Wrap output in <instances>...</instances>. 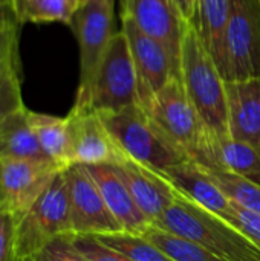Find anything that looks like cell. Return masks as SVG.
<instances>
[{
  "label": "cell",
  "mask_w": 260,
  "mask_h": 261,
  "mask_svg": "<svg viewBox=\"0 0 260 261\" xmlns=\"http://www.w3.org/2000/svg\"><path fill=\"white\" fill-rule=\"evenodd\" d=\"M153 226L195 242L225 261H260V249L251 240L221 216L207 211L179 191Z\"/></svg>",
  "instance_id": "1"
},
{
  "label": "cell",
  "mask_w": 260,
  "mask_h": 261,
  "mask_svg": "<svg viewBox=\"0 0 260 261\" xmlns=\"http://www.w3.org/2000/svg\"><path fill=\"white\" fill-rule=\"evenodd\" d=\"M181 81L207 132L230 136L225 80L204 47L193 23H185L181 50Z\"/></svg>",
  "instance_id": "2"
},
{
  "label": "cell",
  "mask_w": 260,
  "mask_h": 261,
  "mask_svg": "<svg viewBox=\"0 0 260 261\" xmlns=\"http://www.w3.org/2000/svg\"><path fill=\"white\" fill-rule=\"evenodd\" d=\"M100 118L123 154L143 165L162 171L188 161L167 139L139 104L116 113H101Z\"/></svg>",
  "instance_id": "3"
},
{
  "label": "cell",
  "mask_w": 260,
  "mask_h": 261,
  "mask_svg": "<svg viewBox=\"0 0 260 261\" xmlns=\"http://www.w3.org/2000/svg\"><path fill=\"white\" fill-rule=\"evenodd\" d=\"M74 236L69 188L64 170L58 171L35 203L17 219L15 255L28 260L58 237Z\"/></svg>",
  "instance_id": "4"
},
{
  "label": "cell",
  "mask_w": 260,
  "mask_h": 261,
  "mask_svg": "<svg viewBox=\"0 0 260 261\" xmlns=\"http://www.w3.org/2000/svg\"><path fill=\"white\" fill-rule=\"evenodd\" d=\"M138 80L129 41L123 31L115 32L93 78L87 98L75 109L95 113H116L138 106Z\"/></svg>",
  "instance_id": "5"
},
{
  "label": "cell",
  "mask_w": 260,
  "mask_h": 261,
  "mask_svg": "<svg viewBox=\"0 0 260 261\" xmlns=\"http://www.w3.org/2000/svg\"><path fill=\"white\" fill-rule=\"evenodd\" d=\"M144 112L188 159L195 161L199 156L208 132L179 78L172 76L144 107Z\"/></svg>",
  "instance_id": "6"
},
{
  "label": "cell",
  "mask_w": 260,
  "mask_h": 261,
  "mask_svg": "<svg viewBox=\"0 0 260 261\" xmlns=\"http://www.w3.org/2000/svg\"><path fill=\"white\" fill-rule=\"evenodd\" d=\"M113 3L110 0H86L75 12L70 28L80 47V80L74 106L89 95L97 70L113 37Z\"/></svg>",
  "instance_id": "7"
},
{
  "label": "cell",
  "mask_w": 260,
  "mask_h": 261,
  "mask_svg": "<svg viewBox=\"0 0 260 261\" xmlns=\"http://www.w3.org/2000/svg\"><path fill=\"white\" fill-rule=\"evenodd\" d=\"M260 78V0H230L225 81Z\"/></svg>",
  "instance_id": "8"
},
{
  "label": "cell",
  "mask_w": 260,
  "mask_h": 261,
  "mask_svg": "<svg viewBox=\"0 0 260 261\" xmlns=\"http://www.w3.org/2000/svg\"><path fill=\"white\" fill-rule=\"evenodd\" d=\"M69 205L70 225L74 236H106L124 232L109 211L95 180L84 165H70L64 168Z\"/></svg>",
  "instance_id": "9"
},
{
  "label": "cell",
  "mask_w": 260,
  "mask_h": 261,
  "mask_svg": "<svg viewBox=\"0 0 260 261\" xmlns=\"http://www.w3.org/2000/svg\"><path fill=\"white\" fill-rule=\"evenodd\" d=\"M61 171L49 161L0 162V211L23 216Z\"/></svg>",
  "instance_id": "10"
},
{
  "label": "cell",
  "mask_w": 260,
  "mask_h": 261,
  "mask_svg": "<svg viewBox=\"0 0 260 261\" xmlns=\"http://www.w3.org/2000/svg\"><path fill=\"white\" fill-rule=\"evenodd\" d=\"M121 31L129 41L138 80L139 106L144 109L169 80L175 76L173 64L164 46L143 32L130 17L121 15Z\"/></svg>",
  "instance_id": "11"
},
{
  "label": "cell",
  "mask_w": 260,
  "mask_h": 261,
  "mask_svg": "<svg viewBox=\"0 0 260 261\" xmlns=\"http://www.w3.org/2000/svg\"><path fill=\"white\" fill-rule=\"evenodd\" d=\"M121 15L130 17L147 35L167 50L175 76L181 80V50L185 21L173 0H121Z\"/></svg>",
  "instance_id": "12"
},
{
  "label": "cell",
  "mask_w": 260,
  "mask_h": 261,
  "mask_svg": "<svg viewBox=\"0 0 260 261\" xmlns=\"http://www.w3.org/2000/svg\"><path fill=\"white\" fill-rule=\"evenodd\" d=\"M66 119L69 128L70 165H113L126 158L98 113L72 107Z\"/></svg>",
  "instance_id": "13"
},
{
  "label": "cell",
  "mask_w": 260,
  "mask_h": 261,
  "mask_svg": "<svg viewBox=\"0 0 260 261\" xmlns=\"http://www.w3.org/2000/svg\"><path fill=\"white\" fill-rule=\"evenodd\" d=\"M113 168L152 225L158 222L175 202L176 188L162 177L158 170L143 165L127 156L118 164H113Z\"/></svg>",
  "instance_id": "14"
},
{
  "label": "cell",
  "mask_w": 260,
  "mask_h": 261,
  "mask_svg": "<svg viewBox=\"0 0 260 261\" xmlns=\"http://www.w3.org/2000/svg\"><path fill=\"white\" fill-rule=\"evenodd\" d=\"M95 180L109 211L113 214L124 232L143 236L150 226V220L139 210L123 179L110 164L84 165Z\"/></svg>",
  "instance_id": "15"
},
{
  "label": "cell",
  "mask_w": 260,
  "mask_h": 261,
  "mask_svg": "<svg viewBox=\"0 0 260 261\" xmlns=\"http://www.w3.org/2000/svg\"><path fill=\"white\" fill-rule=\"evenodd\" d=\"M230 138L260 148V78L227 81Z\"/></svg>",
  "instance_id": "16"
},
{
  "label": "cell",
  "mask_w": 260,
  "mask_h": 261,
  "mask_svg": "<svg viewBox=\"0 0 260 261\" xmlns=\"http://www.w3.org/2000/svg\"><path fill=\"white\" fill-rule=\"evenodd\" d=\"M159 173L176 188V191L207 211H211L222 219L230 214V199L218 188L198 162L188 159Z\"/></svg>",
  "instance_id": "17"
},
{
  "label": "cell",
  "mask_w": 260,
  "mask_h": 261,
  "mask_svg": "<svg viewBox=\"0 0 260 261\" xmlns=\"http://www.w3.org/2000/svg\"><path fill=\"white\" fill-rule=\"evenodd\" d=\"M195 162L215 165L260 182V148L239 142L230 136L216 138L208 133L204 148Z\"/></svg>",
  "instance_id": "18"
},
{
  "label": "cell",
  "mask_w": 260,
  "mask_h": 261,
  "mask_svg": "<svg viewBox=\"0 0 260 261\" xmlns=\"http://www.w3.org/2000/svg\"><path fill=\"white\" fill-rule=\"evenodd\" d=\"M11 161H49L43 151L29 121L25 106L0 122V162Z\"/></svg>",
  "instance_id": "19"
},
{
  "label": "cell",
  "mask_w": 260,
  "mask_h": 261,
  "mask_svg": "<svg viewBox=\"0 0 260 261\" xmlns=\"http://www.w3.org/2000/svg\"><path fill=\"white\" fill-rule=\"evenodd\" d=\"M230 17V0H199L193 24L199 38L215 60L221 75L227 69V29Z\"/></svg>",
  "instance_id": "20"
},
{
  "label": "cell",
  "mask_w": 260,
  "mask_h": 261,
  "mask_svg": "<svg viewBox=\"0 0 260 261\" xmlns=\"http://www.w3.org/2000/svg\"><path fill=\"white\" fill-rule=\"evenodd\" d=\"M29 121L44 154L61 170L70 167L67 119L29 110Z\"/></svg>",
  "instance_id": "21"
},
{
  "label": "cell",
  "mask_w": 260,
  "mask_h": 261,
  "mask_svg": "<svg viewBox=\"0 0 260 261\" xmlns=\"http://www.w3.org/2000/svg\"><path fill=\"white\" fill-rule=\"evenodd\" d=\"M199 165L231 202L260 214V182L215 165Z\"/></svg>",
  "instance_id": "22"
},
{
  "label": "cell",
  "mask_w": 260,
  "mask_h": 261,
  "mask_svg": "<svg viewBox=\"0 0 260 261\" xmlns=\"http://www.w3.org/2000/svg\"><path fill=\"white\" fill-rule=\"evenodd\" d=\"M143 237L150 240L175 261H225L195 242L162 231L153 225L143 234Z\"/></svg>",
  "instance_id": "23"
},
{
  "label": "cell",
  "mask_w": 260,
  "mask_h": 261,
  "mask_svg": "<svg viewBox=\"0 0 260 261\" xmlns=\"http://www.w3.org/2000/svg\"><path fill=\"white\" fill-rule=\"evenodd\" d=\"M103 245L112 248L133 261H175L156 245L143 236H133L129 232L106 234L97 237Z\"/></svg>",
  "instance_id": "24"
},
{
  "label": "cell",
  "mask_w": 260,
  "mask_h": 261,
  "mask_svg": "<svg viewBox=\"0 0 260 261\" xmlns=\"http://www.w3.org/2000/svg\"><path fill=\"white\" fill-rule=\"evenodd\" d=\"M74 9L64 0H20L18 17L21 24L31 23H51L61 21L70 24Z\"/></svg>",
  "instance_id": "25"
},
{
  "label": "cell",
  "mask_w": 260,
  "mask_h": 261,
  "mask_svg": "<svg viewBox=\"0 0 260 261\" xmlns=\"http://www.w3.org/2000/svg\"><path fill=\"white\" fill-rule=\"evenodd\" d=\"M0 76L21 80L20 28H0Z\"/></svg>",
  "instance_id": "26"
},
{
  "label": "cell",
  "mask_w": 260,
  "mask_h": 261,
  "mask_svg": "<svg viewBox=\"0 0 260 261\" xmlns=\"http://www.w3.org/2000/svg\"><path fill=\"white\" fill-rule=\"evenodd\" d=\"M260 249V214L230 200V214L224 219Z\"/></svg>",
  "instance_id": "27"
},
{
  "label": "cell",
  "mask_w": 260,
  "mask_h": 261,
  "mask_svg": "<svg viewBox=\"0 0 260 261\" xmlns=\"http://www.w3.org/2000/svg\"><path fill=\"white\" fill-rule=\"evenodd\" d=\"M21 261H87L75 248L72 236H64L52 240L31 258Z\"/></svg>",
  "instance_id": "28"
},
{
  "label": "cell",
  "mask_w": 260,
  "mask_h": 261,
  "mask_svg": "<svg viewBox=\"0 0 260 261\" xmlns=\"http://www.w3.org/2000/svg\"><path fill=\"white\" fill-rule=\"evenodd\" d=\"M72 242L87 261H133L124 254L107 248L93 236H72Z\"/></svg>",
  "instance_id": "29"
},
{
  "label": "cell",
  "mask_w": 260,
  "mask_h": 261,
  "mask_svg": "<svg viewBox=\"0 0 260 261\" xmlns=\"http://www.w3.org/2000/svg\"><path fill=\"white\" fill-rule=\"evenodd\" d=\"M25 107L21 95V80L0 76V122L12 112Z\"/></svg>",
  "instance_id": "30"
},
{
  "label": "cell",
  "mask_w": 260,
  "mask_h": 261,
  "mask_svg": "<svg viewBox=\"0 0 260 261\" xmlns=\"http://www.w3.org/2000/svg\"><path fill=\"white\" fill-rule=\"evenodd\" d=\"M15 226L17 219L0 211V261H18L15 255Z\"/></svg>",
  "instance_id": "31"
},
{
  "label": "cell",
  "mask_w": 260,
  "mask_h": 261,
  "mask_svg": "<svg viewBox=\"0 0 260 261\" xmlns=\"http://www.w3.org/2000/svg\"><path fill=\"white\" fill-rule=\"evenodd\" d=\"M173 2L181 18L185 23H193L198 6H199V0H173Z\"/></svg>",
  "instance_id": "32"
},
{
  "label": "cell",
  "mask_w": 260,
  "mask_h": 261,
  "mask_svg": "<svg viewBox=\"0 0 260 261\" xmlns=\"http://www.w3.org/2000/svg\"><path fill=\"white\" fill-rule=\"evenodd\" d=\"M0 28H21L18 18L0 2Z\"/></svg>",
  "instance_id": "33"
},
{
  "label": "cell",
  "mask_w": 260,
  "mask_h": 261,
  "mask_svg": "<svg viewBox=\"0 0 260 261\" xmlns=\"http://www.w3.org/2000/svg\"><path fill=\"white\" fill-rule=\"evenodd\" d=\"M17 18H18V21H20V17H18V6H20V0H0ZM21 23V21H20Z\"/></svg>",
  "instance_id": "34"
},
{
  "label": "cell",
  "mask_w": 260,
  "mask_h": 261,
  "mask_svg": "<svg viewBox=\"0 0 260 261\" xmlns=\"http://www.w3.org/2000/svg\"><path fill=\"white\" fill-rule=\"evenodd\" d=\"M64 2H66V3L74 9V11H77V9L81 6V0H64Z\"/></svg>",
  "instance_id": "35"
},
{
  "label": "cell",
  "mask_w": 260,
  "mask_h": 261,
  "mask_svg": "<svg viewBox=\"0 0 260 261\" xmlns=\"http://www.w3.org/2000/svg\"><path fill=\"white\" fill-rule=\"evenodd\" d=\"M84 2H86V0H81V5H83V3H84Z\"/></svg>",
  "instance_id": "36"
},
{
  "label": "cell",
  "mask_w": 260,
  "mask_h": 261,
  "mask_svg": "<svg viewBox=\"0 0 260 261\" xmlns=\"http://www.w3.org/2000/svg\"><path fill=\"white\" fill-rule=\"evenodd\" d=\"M110 2H115V0H110Z\"/></svg>",
  "instance_id": "37"
}]
</instances>
